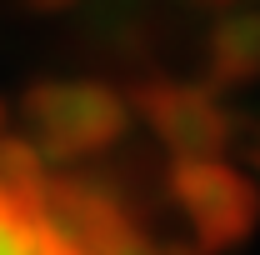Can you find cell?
<instances>
[{
	"mask_svg": "<svg viewBox=\"0 0 260 255\" xmlns=\"http://www.w3.org/2000/svg\"><path fill=\"white\" fill-rule=\"evenodd\" d=\"M125 105L150 125L170 160H225V150L235 145V115L210 85L160 80V85H140Z\"/></svg>",
	"mask_w": 260,
	"mask_h": 255,
	"instance_id": "3957f363",
	"label": "cell"
},
{
	"mask_svg": "<svg viewBox=\"0 0 260 255\" xmlns=\"http://www.w3.org/2000/svg\"><path fill=\"white\" fill-rule=\"evenodd\" d=\"M30 10H40V15H55V10H70L75 0H25Z\"/></svg>",
	"mask_w": 260,
	"mask_h": 255,
	"instance_id": "52a82bcc",
	"label": "cell"
},
{
	"mask_svg": "<svg viewBox=\"0 0 260 255\" xmlns=\"http://www.w3.org/2000/svg\"><path fill=\"white\" fill-rule=\"evenodd\" d=\"M165 195L185 215L190 240L205 255L240 250L260 225V190L230 160H170Z\"/></svg>",
	"mask_w": 260,
	"mask_h": 255,
	"instance_id": "7a4b0ae2",
	"label": "cell"
},
{
	"mask_svg": "<svg viewBox=\"0 0 260 255\" xmlns=\"http://www.w3.org/2000/svg\"><path fill=\"white\" fill-rule=\"evenodd\" d=\"M20 120L45 165H80L120 145L130 105L100 80H40L20 95Z\"/></svg>",
	"mask_w": 260,
	"mask_h": 255,
	"instance_id": "6da1fadb",
	"label": "cell"
},
{
	"mask_svg": "<svg viewBox=\"0 0 260 255\" xmlns=\"http://www.w3.org/2000/svg\"><path fill=\"white\" fill-rule=\"evenodd\" d=\"M250 165H255V175H260V130H255V140H250Z\"/></svg>",
	"mask_w": 260,
	"mask_h": 255,
	"instance_id": "ba28073f",
	"label": "cell"
},
{
	"mask_svg": "<svg viewBox=\"0 0 260 255\" xmlns=\"http://www.w3.org/2000/svg\"><path fill=\"white\" fill-rule=\"evenodd\" d=\"M205 80L215 95L260 80V5H235L215 15L205 40Z\"/></svg>",
	"mask_w": 260,
	"mask_h": 255,
	"instance_id": "277c9868",
	"label": "cell"
},
{
	"mask_svg": "<svg viewBox=\"0 0 260 255\" xmlns=\"http://www.w3.org/2000/svg\"><path fill=\"white\" fill-rule=\"evenodd\" d=\"M0 255H75L65 240L40 220L35 195L0 190Z\"/></svg>",
	"mask_w": 260,
	"mask_h": 255,
	"instance_id": "5b68a950",
	"label": "cell"
},
{
	"mask_svg": "<svg viewBox=\"0 0 260 255\" xmlns=\"http://www.w3.org/2000/svg\"><path fill=\"white\" fill-rule=\"evenodd\" d=\"M10 130V110H5V100H0V135Z\"/></svg>",
	"mask_w": 260,
	"mask_h": 255,
	"instance_id": "9c48e42d",
	"label": "cell"
},
{
	"mask_svg": "<svg viewBox=\"0 0 260 255\" xmlns=\"http://www.w3.org/2000/svg\"><path fill=\"white\" fill-rule=\"evenodd\" d=\"M45 180H50V165L40 160V150H35L25 135L5 130V135H0V190L35 195Z\"/></svg>",
	"mask_w": 260,
	"mask_h": 255,
	"instance_id": "8992f818",
	"label": "cell"
}]
</instances>
